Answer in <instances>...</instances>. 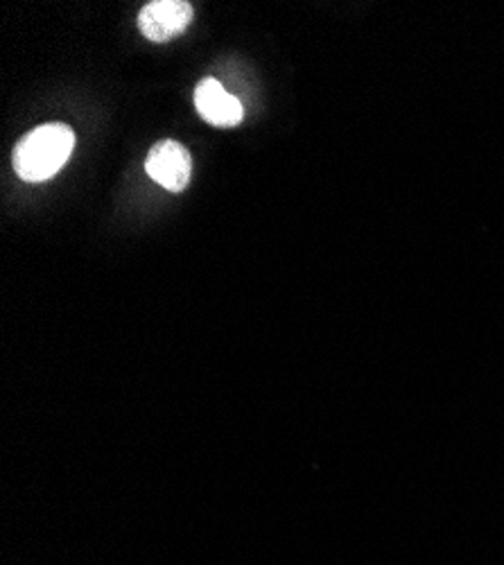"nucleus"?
Here are the masks:
<instances>
[{
  "label": "nucleus",
  "mask_w": 504,
  "mask_h": 565,
  "mask_svg": "<svg viewBox=\"0 0 504 565\" xmlns=\"http://www.w3.org/2000/svg\"><path fill=\"white\" fill-rule=\"evenodd\" d=\"M75 148V134L64 122L41 125L25 134L14 148V170L23 181L39 183L55 177Z\"/></svg>",
  "instance_id": "obj_1"
},
{
  "label": "nucleus",
  "mask_w": 504,
  "mask_h": 565,
  "mask_svg": "<svg viewBox=\"0 0 504 565\" xmlns=\"http://www.w3.org/2000/svg\"><path fill=\"white\" fill-rule=\"evenodd\" d=\"M148 174L163 185L170 193H181L189 185L193 174L191 152L183 148L179 140H161L157 143L146 161Z\"/></svg>",
  "instance_id": "obj_2"
},
{
  "label": "nucleus",
  "mask_w": 504,
  "mask_h": 565,
  "mask_svg": "<svg viewBox=\"0 0 504 565\" xmlns=\"http://www.w3.org/2000/svg\"><path fill=\"white\" fill-rule=\"evenodd\" d=\"M193 6L186 0H154L139 14V28L143 36L154 43H165L189 30L193 23Z\"/></svg>",
  "instance_id": "obj_3"
},
{
  "label": "nucleus",
  "mask_w": 504,
  "mask_h": 565,
  "mask_svg": "<svg viewBox=\"0 0 504 565\" xmlns=\"http://www.w3.org/2000/svg\"><path fill=\"white\" fill-rule=\"evenodd\" d=\"M195 107L200 116L215 127H236L245 118V109L217 79L206 77L195 88Z\"/></svg>",
  "instance_id": "obj_4"
}]
</instances>
